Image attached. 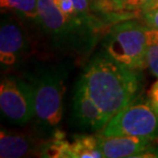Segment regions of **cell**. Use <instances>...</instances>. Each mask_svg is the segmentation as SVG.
<instances>
[{"label":"cell","instance_id":"15","mask_svg":"<svg viewBox=\"0 0 158 158\" xmlns=\"http://www.w3.org/2000/svg\"><path fill=\"white\" fill-rule=\"evenodd\" d=\"M153 0H127L125 3V14H131L134 11H143Z\"/></svg>","mask_w":158,"mask_h":158},{"label":"cell","instance_id":"14","mask_svg":"<svg viewBox=\"0 0 158 158\" xmlns=\"http://www.w3.org/2000/svg\"><path fill=\"white\" fill-rule=\"evenodd\" d=\"M147 65L152 74L158 78V39L154 40L148 47Z\"/></svg>","mask_w":158,"mask_h":158},{"label":"cell","instance_id":"7","mask_svg":"<svg viewBox=\"0 0 158 158\" xmlns=\"http://www.w3.org/2000/svg\"><path fill=\"white\" fill-rule=\"evenodd\" d=\"M27 38L21 24L10 15H3L0 26V62L2 67H14L27 49Z\"/></svg>","mask_w":158,"mask_h":158},{"label":"cell","instance_id":"3","mask_svg":"<svg viewBox=\"0 0 158 158\" xmlns=\"http://www.w3.org/2000/svg\"><path fill=\"white\" fill-rule=\"evenodd\" d=\"M158 39V30L126 20L116 24L106 36L104 46L110 56L132 70L148 67L147 50Z\"/></svg>","mask_w":158,"mask_h":158},{"label":"cell","instance_id":"5","mask_svg":"<svg viewBox=\"0 0 158 158\" xmlns=\"http://www.w3.org/2000/svg\"><path fill=\"white\" fill-rule=\"evenodd\" d=\"M102 135H128L155 140L158 137V116L148 101H132L111 117Z\"/></svg>","mask_w":158,"mask_h":158},{"label":"cell","instance_id":"8","mask_svg":"<svg viewBox=\"0 0 158 158\" xmlns=\"http://www.w3.org/2000/svg\"><path fill=\"white\" fill-rule=\"evenodd\" d=\"M73 111L77 122L89 131H103L108 118L88 94L83 83L79 80L73 98Z\"/></svg>","mask_w":158,"mask_h":158},{"label":"cell","instance_id":"4","mask_svg":"<svg viewBox=\"0 0 158 158\" xmlns=\"http://www.w3.org/2000/svg\"><path fill=\"white\" fill-rule=\"evenodd\" d=\"M66 76L58 68L45 69L32 80L35 96V117L41 127L53 128L64 113Z\"/></svg>","mask_w":158,"mask_h":158},{"label":"cell","instance_id":"16","mask_svg":"<svg viewBox=\"0 0 158 158\" xmlns=\"http://www.w3.org/2000/svg\"><path fill=\"white\" fill-rule=\"evenodd\" d=\"M142 15H143V19L147 26L158 30V7L143 10Z\"/></svg>","mask_w":158,"mask_h":158},{"label":"cell","instance_id":"11","mask_svg":"<svg viewBox=\"0 0 158 158\" xmlns=\"http://www.w3.org/2000/svg\"><path fill=\"white\" fill-rule=\"evenodd\" d=\"M70 158H102L104 157L98 143V135H77L69 141Z\"/></svg>","mask_w":158,"mask_h":158},{"label":"cell","instance_id":"6","mask_svg":"<svg viewBox=\"0 0 158 158\" xmlns=\"http://www.w3.org/2000/svg\"><path fill=\"white\" fill-rule=\"evenodd\" d=\"M0 109L9 122L26 124L35 116V96L32 81L5 77L0 85Z\"/></svg>","mask_w":158,"mask_h":158},{"label":"cell","instance_id":"10","mask_svg":"<svg viewBox=\"0 0 158 158\" xmlns=\"http://www.w3.org/2000/svg\"><path fill=\"white\" fill-rule=\"evenodd\" d=\"M37 144L31 137L20 132L1 129L0 135V157L17 158L35 152Z\"/></svg>","mask_w":158,"mask_h":158},{"label":"cell","instance_id":"2","mask_svg":"<svg viewBox=\"0 0 158 158\" xmlns=\"http://www.w3.org/2000/svg\"><path fill=\"white\" fill-rule=\"evenodd\" d=\"M38 23L60 48L87 52L96 43L103 28V23L94 14L66 15L56 0H38Z\"/></svg>","mask_w":158,"mask_h":158},{"label":"cell","instance_id":"12","mask_svg":"<svg viewBox=\"0 0 158 158\" xmlns=\"http://www.w3.org/2000/svg\"><path fill=\"white\" fill-rule=\"evenodd\" d=\"M0 3L2 10L14 11L38 23V0H0Z\"/></svg>","mask_w":158,"mask_h":158},{"label":"cell","instance_id":"9","mask_svg":"<svg viewBox=\"0 0 158 158\" xmlns=\"http://www.w3.org/2000/svg\"><path fill=\"white\" fill-rule=\"evenodd\" d=\"M154 140L128 135H98V143L104 157L124 158L137 157Z\"/></svg>","mask_w":158,"mask_h":158},{"label":"cell","instance_id":"13","mask_svg":"<svg viewBox=\"0 0 158 158\" xmlns=\"http://www.w3.org/2000/svg\"><path fill=\"white\" fill-rule=\"evenodd\" d=\"M91 9L106 15L125 14L124 7L127 0H93Z\"/></svg>","mask_w":158,"mask_h":158},{"label":"cell","instance_id":"17","mask_svg":"<svg viewBox=\"0 0 158 158\" xmlns=\"http://www.w3.org/2000/svg\"><path fill=\"white\" fill-rule=\"evenodd\" d=\"M148 98H149V102L151 106L153 107L154 111L156 112L158 116V80L150 88L149 93H148Z\"/></svg>","mask_w":158,"mask_h":158},{"label":"cell","instance_id":"1","mask_svg":"<svg viewBox=\"0 0 158 158\" xmlns=\"http://www.w3.org/2000/svg\"><path fill=\"white\" fill-rule=\"evenodd\" d=\"M80 81L110 120L135 100L142 80L137 70L126 67L104 52L87 63Z\"/></svg>","mask_w":158,"mask_h":158},{"label":"cell","instance_id":"19","mask_svg":"<svg viewBox=\"0 0 158 158\" xmlns=\"http://www.w3.org/2000/svg\"><path fill=\"white\" fill-rule=\"evenodd\" d=\"M89 1H93V0H89Z\"/></svg>","mask_w":158,"mask_h":158},{"label":"cell","instance_id":"18","mask_svg":"<svg viewBox=\"0 0 158 158\" xmlns=\"http://www.w3.org/2000/svg\"><path fill=\"white\" fill-rule=\"evenodd\" d=\"M154 7H158V0H153V1L144 9V10H146V9H150V8H154Z\"/></svg>","mask_w":158,"mask_h":158}]
</instances>
